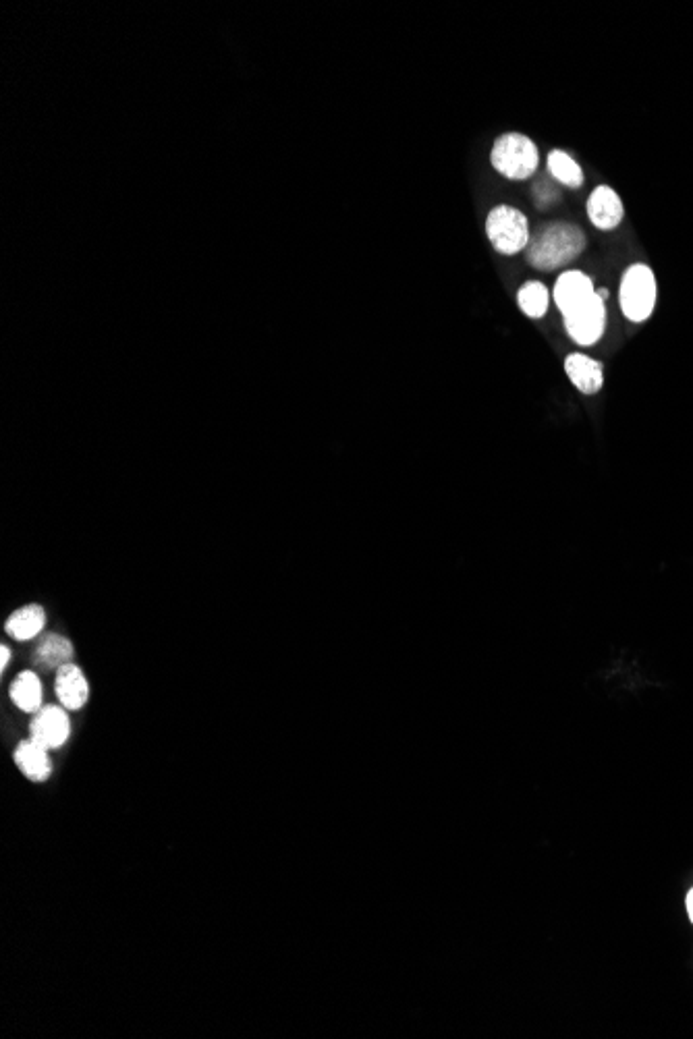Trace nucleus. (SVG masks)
Wrapping results in <instances>:
<instances>
[{"label":"nucleus","mask_w":693,"mask_h":1039,"mask_svg":"<svg viewBox=\"0 0 693 1039\" xmlns=\"http://www.w3.org/2000/svg\"><path fill=\"white\" fill-rule=\"evenodd\" d=\"M685 907H687V915H689V919L693 923V888L685 896Z\"/></svg>","instance_id":"obj_19"},{"label":"nucleus","mask_w":693,"mask_h":1039,"mask_svg":"<svg viewBox=\"0 0 693 1039\" xmlns=\"http://www.w3.org/2000/svg\"><path fill=\"white\" fill-rule=\"evenodd\" d=\"M73 643L63 635H46L38 650H36V664L46 670H59L65 664L73 662Z\"/></svg>","instance_id":"obj_14"},{"label":"nucleus","mask_w":693,"mask_h":1039,"mask_svg":"<svg viewBox=\"0 0 693 1039\" xmlns=\"http://www.w3.org/2000/svg\"><path fill=\"white\" fill-rule=\"evenodd\" d=\"M563 318H565V328H567L569 336L577 345H584V347L596 345L606 326L604 299L596 291L588 301L575 307L571 314H567Z\"/></svg>","instance_id":"obj_5"},{"label":"nucleus","mask_w":693,"mask_h":1039,"mask_svg":"<svg viewBox=\"0 0 693 1039\" xmlns=\"http://www.w3.org/2000/svg\"><path fill=\"white\" fill-rule=\"evenodd\" d=\"M584 247L586 235L577 224L550 222L530 239L528 262L538 270H557L573 262Z\"/></svg>","instance_id":"obj_1"},{"label":"nucleus","mask_w":693,"mask_h":1039,"mask_svg":"<svg viewBox=\"0 0 693 1039\" xmlns=\"http://www.w3.org/2000/svg\"><path fill=\"white\" fill-rule=\"evenodd\" d=\"M519 307L525 316L542 318L548 312V289L542 283H525L517 295Z\"/></svg>","instance_id":"obj_16"},{"label":"nucleus","mask_w":693,"mask_h":1039,"mask_svg":"<svg viewBox=\"0 0 693 1039\" xmlns=\"http://www.w3.org/2000/svg\"><path fill=\"white\" fill-rule=\"evenodd\" d=\"M69 710L63 706H44L34 714L30 724V737L48 749L63 747L71 737Z\"/></svg>","instance_id":"obj_6"},{"label":"nucleus","mask_w":693,"mask_h":1039,"mask_svg":"<svg viewBox=\"0 0 693 1039\" xmlns=\"http://www.w3.org/2000/svg\"><path fill=\"white\" fill-rule=\"evenodd\" d=\"M11 699L13 704L25 712V714H36L44 708L42 704V683L36 672L25 670L11 683Z\"/></svg>","instance_id":"obj_13"},{"label":"nucleus","mask_w":693,"mask_h":1039,"mask_svg":"<svg viewBox=\"0 0 693 1039\" xmlns=\"http://www.w3.org/2000/svg\"><path fill=\"white\" fill-rule=\"evenodd\" d=\"M623 204L615 189L600 185L592 191L588 200V216L600 231H613L623 220Z\"/></svg>","instance_id":"obj_9"},{"label":"nucleus","mask_w":693,"mask_h":1039,"mask_svg":"<svg viewBox=\"0 0 693 1039\" xmlns=\"http://www.w3.org/2000/svg\"><path fill=\"white\" fill-rule=\"evenodd\" d=\"M44 627H46V610L38 604H27V606L15 610L5 623L7 635L17 641H30V639L38 637L44 631Z\"/></svg>","instance_id":"obj_12"},{"label":"nucleus","mask_w":693,"mask_h":1039,"mask_svg":"<svg viewBox=\"0 0 693 1039\" xmlns=\"http://www.w3.org/2000/svg\"><path fill=\"white\" fill-rule=\"evenodd\" d=\"M621 310L631 322H646L656 305V278L644 264H633L621 280Z\"/></svg>","instance_id":"obj_4"},{"label":"nucleus","mask_w":693,"mask_h":1039,"mask_svg":"<svg viewBox=\"0 0 693 1039\" xmlns=\"http://www.w3.org/2000/svg\"><path fill=\"white\" fill-rule=\"evenodd\" d=\"M50 749L42 743L34 741L32 737L27 741H21L13 753V760L21 774L32 780V782H46L52 776V762H50Z\"/></svg>","instance_id":"obj_10"},{"label":"nucleus","mask_w":693,"mask_h":1039,"mask_svg":"<svg viewBox=\"0 0 693 1039\" xmlns=\"http://www.w3.org/2000/svg\"><path fill=\"white\" fill-rule=\"evenodd\" d=\"M548 171H550L552 179H557L559 183H563L571 189H577V187H581V183H584L581 166L567 152L552 150L548 154Z\"/></svg>","instance_id":"obj_15"},{"label":"nucleus","mask_w":693,"mask_h":1039,"mask_svg":"<svg viewBox=\"0 0 693 1039\" xmlns=\"http://www.w3.org/2000/svg\"><path fill=\"white\" fill-rule=\"evenodd\" d=\"M9 660H11V650L7 648V645H3V648H0V668H3V672L7 670Z\"/></svg>","instance_id":"obj_18"},{"label":"nucleus","mask_w":693,"mask_h":1039,"mask_svg":"<svg viewBox=\"0 0 693 1039\" xmlns=\"http://www.w3.org/2000/svg\"><path fill=\"white\" fill-rule=\"evenodd\" d=\"M490 162L503 177L523 181L536 173L540 154L530 137L521 133H505L496 139Z\"/></svg>","instance_id":"obj_2"},{"label":"nucleus","mask_w":693,"mask_h":1039,"mask_svg":"<svg viewBox=\"0 0 693 1039\" xmlns=\"http://www.w3.org/2000/svg\"><path fill=\"white\" fill-rule=\"evenodd\" d=\"M596 293L592 278L586 276L579 270L563 272L554 287V301H557L559 310L563 316L571 314L575 307H579L584 301H588Z\"/></svg>","instance_id":"obj_8"},{"label":"nucleus","mask_w":693,"mask_h":1039,"mask_svg":"<svg viewBox=\"0 0 693 1039\" xmlns=\"http://www.w3.org/2000/svg\"><path fill=\"white\" fill-rule=\"evenodd\" d=\"M561 198L557 187H554L552 181L548 179H540L536 181L534 185V200L538 204V208H548L552 202H557Z\"/></svg>","instance_id":"obj_17"},{"label":"nucleus","mask_w":693,"mask_h":1039,"mask_svg":"<svg viewBox=\"0 0 693 1039\" xmlns=\"http://www.w3.org/2000/svg\"><path fill=\"white\" fill-rule=\"evenodd\" d=\"M486 235L496 251L515 256L530 245V224L519 210L511 206H496L486 218Z\"/></svg>","instance_id":"obj_3"},{"label":"nucleus","mask_w":693,"mask_h":1039,"mask_svg":"<svg viewBox=\"0 0 693 1039\" xmlns=\"http://www.w3.org/2000/svg\"><path fill=\"white\" fill-rule=\"evenodd\" d=\"M565 372L569 380L577 386V390L584 392V395H596V392H600L604 382V370L600 361L588 355L573 353L565 361Z\"/></svg>","instance_id":"obj_11"},{"label":"nucleus","mask_w":693,"mask_h":1039,"mask_svg":"<svg viewBox=\"0 0 693 1039\" xmlns=\"http://www.w3.org/2000/svg\"><path fill=\"white\" fill-rule=\"evenodd\" d=\"M54 691H57V697L61 701V706L65 710H69V712L81 710L83 706L88 704V697H90L88 679L81 672V668L75 666L73 662L65 664V666H61L57 670V679H54Z\"/></svg>","instance_id":"obj_7"}]
</instances>
